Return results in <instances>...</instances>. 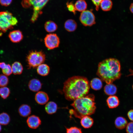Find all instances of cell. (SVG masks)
<instances>
[{
  "mask_svg": "<svg viewBox=\"0 0 133 133\" xmlns=\"http://www.w3.org/2000/svg\"><path fill=\"white\" fill-rule=\"evenodd\" d=\"M66 133H82L81 129L76 127L66 128Z\"/></svg>",
  "mask_w": 133,
  "mask_h": 133,
  "instance_id": "cell-30",
  "label": "cell"
},
{
  "mask_svg": "<svg viewBox=\"0 0 133 133\" xmlns=\"http://www.w3.org/2000/svg\"><path fill=\"white\" fill-rule=\"evenodd\" d=\"M97 74L107 84L112 83L121 75L120 62L115 58L106 59L99 63Z\"/></svg>",
  "mask_w": 133,
  "mask_h": 133,
  "instance_id": "cell-2",
  "label": "cell"
},
{
  "mask_svg": "<svg viewBox=\"0 0 133 133\" xmlns=\"http://www.w3.org/2000/svg\"><path fill=\"white\" fill-rule=\"evenodd\" d=\"M50 70V67L47 65L43 63L37 67V72L39 75L46 76L49 74Z\"/></svg>",
  "mask_w": 133,
  "mask_h": 133,
  "instance_id": "cell-18",
  "label": "cell"
},
{
  "mask_svg": "<svg viewBox=\"0 0 133 133\" xmlns=\"http://www.w3.org/2000/svg\"><path fill=\"white\" fill-rule=\"evenodd\" d=\"M46 47L49 50H52L59 47L60 40L56 33H50L46 35L44 38Z\"/></svg>",
  "mask_w": 133,
  "mask_h": 133,
  "instance_id": "cell-8",
  "label": "cell"
},
{
  "mask_svg": "<svg viewBox=\"0 0 133 133\" xmlns=\"http://www.w3.org/2000/svg\"><path fill=\"white\" fill-rule=\"evenodd\" d=\"M58 108L57 104L55 102L50 101L47 103L45 107L46 112L49 114H52L55 113Z\"/></svg>",
  "mask_w": 133,
  "mask_h": 133,
  "instance_id": "cell-19",
  "label": "cell"
},
{
  "mask_svg": "<svg viewBox=\"0 0 133 133\" xmlns=\"http://www.w3.org/2000/svg\"><path fill=\"white\" fill-rule=\"evenodd\" d=\"M104 90L105 93L107 95H114L117 92V88L112 83L107 84L104 87Z\"/></svg>",
  "mask_w": 133,
  "mask_h": 133,
  "instance_id": "cell-20",
  "label": "cell"
},
{
  "mask_svg": "<svg viewBox=\"0 0 133 133\" xmlns=\"http://www.w3.org/2000/svg\"><path fill=\"white\" fill-rule=\"evenodd\" d=\"M127 121L123 117L120 116L117 117L115 121V125L116 127L119 130L125 128L127 124Z\"/></svg>",
  "mask_w": 133,
  "mask_h": 133,
  "instance_id": "cell-16",
  "label": "cell"
},
{
  "mask_svg": "<svg viewBox=\"0 0 133 133\" xmlns=\"http://www.w3.org/2000/svg\"><path fill=\"white\" fill-rule=\"evenodd\" d=\"M1 69L3 74L7 76L10 75L12 73L11 67L9 64L5 63Z\"/></svg>",
  "mask_w": 133,
  "mask_h": 133,
  "instance_id": "cell-28",
  "label": "cell"
},
{
  "mask_svg": "<svg viewBox=\"0 0 133 133\" xmlns=\"http://www.w3.org/2000/svg\"><path fill=\"white\" fill-rule=\"evenodd\" d=\"M126 127L127 133H133V121L128 123Z\"/></svg>",
  "mask_w": 133,
  "mask_h": 133,
  "instance_id": "cell-32",
  "label": "cell"
},
{
  "mask_svg": "<svg viewBox=\"0 0 133 133\" xmlns=\"http://www.w3.org/2000/svg\"><path fill=\"white\" fill-rule=\"evenodd\" d=\"M79 19L82 24L85 26H91L96 23L95 16L90 10H85L82 12Z\"/></svg>",
  "mask_w": 133,
  "mask_h": 133,
  "instance_id": "cell-7",
  "label": "cell"
},
{
  "mask_svg": "<svg viewBox=\"0 0 133 133\" xmlns=\"http://www.w3.org/2000/svg\"><path fill=\"white\" fill-rule=\"evenodd\" d=\"M10 118L9 116L6 113L3 112L0 114V124L5 125L10 122Z\"/></svg>",
  "mask_w": 133,
  "mask_h": 133,
  "instance_id": "cell-26",
  "label": "cell"
},
{
  "mask_svg": "<svg viewBox=\"0 0 133 133\" xmlns=\"http://www.w3.org/2000/svg\"><path fill=\"white\" fill-rule=\"evenodd\" d=\"M1 127L0 125V132L1 131Z\"/></svg>",
  "mask_w": 133,
  "mask_h": 133,
  "instance_id": "cell-37",
  "label": "cell"
},
{
  "mask_svg": "<svg viewBox=\"0 0 133 133\" xmlns=\"http://www.w3.org/2000/svg\"><path fill=\"white\" fill-rule=\"evenodd\" d=\"M48 94L43 91H38L35 94V99L38 104L43 105L46 104L49 100Z\"/></svg>",
  "mask_w": 133,
  "mask_h": 133,
  "instance_id": "cell-11",
  "label": "cell"
},
{
  "mask_svg": "<svg viewBox=\"0 0 133 133\" xmlns=\"http://www.w3.org/2000/svg\"><path fill=\"white\" fill-rule=\"evenodd\" d=\"M18 23L17 18L11 13L7 11L0 12V31L5 33L13 28Z\"/></svg>",
  "mask_w": 133,
  "mask_h": 133,
  "instance_id": "cell-5",
  "label": "cell"
},
{
  "mask_svg": "<svg viewBox=\"0 0 133 133\" xmlns=\"http://www.w3.org/2000/svg\"><path fill=\"white\" fill-rule=\"evenodd\" d=\"M9 82V79L7 76L4 74H0V87L6 86Z\"/></svg>",
  "mask_w": 133,
  "mask_h": 133,
  "instance_id": "cell-29",
  "label": "cell"
},
{
  "mask_svg": "<svg viewBox=\"0 0 133 133\" xmlns=\"http://www.w3.org/2000/svg\"><path fill=\"white\" fill-rule=\"evenodd\" d=\"M107 103L110 108L113 109L117 107L119 104V101L118 97L116 96H109L106 100Z\"/></svg>",
  "mask_w": 133,
  "mask_h": 133,
  "instance_id": "cell-13",
  "label": "cell"
},
{
  "mask_svg": "<svg viewBox=\"0 0 133 133\" xmlns=\"http://www.w3.org/2000/svg\"><path fill=\"white\" fill-rule=\"evenodd\" d=\"M90 88L87 79L76 76L70 77L64 83L63 91L65 97L68 101H74L86 95Z\"/></svg>",
  "mask_w": 133,
  "mask_h": 133,
  "instance_id": "cell-1",
  "label": "cell"
},
{
  "mask_svg": "<svg viewBox=\"0 0 133 133\" xmlns=\"http://www.w3.org/2000/svg\"><path fill=\"white\" fill-rule=\"evenodd\" d=\"M10 93L9 89L6 87H1L0 88V96L3 99L7 98Z\"/></svg>",
  "mask_w": 133,
  "mask_h": 133,
  "instance_id": "cell-27",
  "label": "cell"
},
{
  "mask_svg": "<svg viewBox=\"0 0 133 133\" xmlns=\"http://www.w3.org/2000/svg\"><path fill=\"white\" fill-rule=\"evenodd\" d=\"M130 12L133 14V2L130 5Z\"/></svg>",
  "mask_w": 133,
  "mask_h": 133,
  "instance_id": "cell-36",
  "label": "cell"
},
{
  "mask_svg": "<svg viewBox=\"0 0 133 133\" xmlns=\"http://www.w3.org/2000/svg\"><path fill=\"white\" fill-rule=\"evenodd\" d=\"M67 8L68 10L70 12H72L74 15L76 14V11L74 5L72 2H67L66 4Z\"/></svg>",
  "mask_w": 133,
  "mask_h": 133,
  "instance_id": "cell-31",
  "label": "cell"
},
{
  "mask_svg": "<svg viewBox=\"0 0 133 133\" xmlns=\"http://www.w3.org/2000/svg\"><path fill=\"white\" fill-rule=\"evenodd\" d=\"M46 59L45 54L42 51L32 50L29 51L26 57L29 68L37 67L44 63Z\"/></svg>",
  "mask_w": 133,
  "mask_h": 133,
  "instance_id": "cell-6",
  "label": "cell"
},
{
  "mask_svg": "<svg viewBox=\"0 0 133 133\" xmlns=\"http://www.w3.org/2000/svg\"><path fill=\"white\" fill-rule=\"evenodd\" d=\"M26 122L30 128L35 129L38 128L41 124V121L39 117L35 115H32L27 118Z\"/></svg>",
  "mask_w": 133,
  "mask_h": 133,
  "instance_id": "cell-9",
  "label": "cell"
},
{
  "mask_svg": "<svg viewBox=\"0 0 133 133\" xmlns=\"http://www.w3.org/2000/svg\"><path fill=\"white\" fill-rule=\"evenodd\" d=\"M95 100L94 95L91 94L74 100L71 104L73 109L69 111L70 116L81 119L94 114L96 109Z\"/></svg>",
  "mask_w": 133,
  "mask_h": 133,
  "instance_id": "cell-3",
  "label": "cell"
},
{
  "mask_svg": "<svg viewBox=\"0 0 133 133\" xmlns=\"http://www.w3.org/2000/svg\"><path fill=\"white\" fill-rule=\"evenodd\" d=\"M95 6L96 10L98 11L99 9L100 4L103 0H91Z\"/></svg>",
  "mask_w": 133,
  "mask_h": 133,
  "instance_id": "cell-33",
  "label": "cell"
},
{
  "mask_svg": "<svg viewBox=\"0 0 133 133\" xmlns=\"http://www.w3.org/2000/svg\"><path fill=\"white\" fill-rule=\"evenodd\" d=\"M100 6L103 11H109L112 8L113 3L111 0H103L100 3Z\"/></svg>",
  "mask_w": 133,
  "mask_h": 133,
  "instance_id": "cell-25",
  "label": "cell"
},
{
  "mask_svg": "<svg viewBox=\"0 0 133 133\" xmlns=\"http://www.w3.org/2000/svg\"><path fill=\"white\" fill-rule=\"evenodd\" d=\"M12 73L15 75L21 74L23 71V66L20 63L16 61L11 66Z\"/></svg>",
  "mask_w": 133,
  "mask_h": 133,
  "instance_id": "cell-22",
  "label": "cell"
},
{
  "mask_svg": "<svg viewBox=\"0 0 133 133\" xmlns=\"http://www.w3.org/2000/svg\"><path fill=\"white\" fill-rule=\"evenodd\" d=\"M64 28L67 31L72 32L75 31L77 27V24L74 20L70 19L66 20L64 25Z\"/></svg>",
  "mask_w": 133,
  "mask_h": 133,
  "instance_id": "cell-17",
  "label": "cell"
},
{
  "mask_svg": "<svg viewBox=\"0 0 133 133\" xmlns=\"http://www.w3.org/2000/svg\"><path fill=\"white\" fill-rule=\"evenodd\" d=\"M81 119V125L84 128H90L93 124L94 121L93 119L89 116H83Z\"/></svg>",
  "mask_w": 133,
  "mask_h": 133,
  "instance_id": "cell-14",
  "label": "cell"
},
{
  "mask_svg": "<svg viewBox=\"0 0 133 133\" xmlns=\"http://www.w3.org/2000/svg\"><path fill=\"white\" fill-rule=\"evenodd\" d=\"M102 80L100 79L95 78L92 79L90 83V86L93 89L98 90L101 89L102 87Z\"/></svg>",
  "mask_w": 133,
  "mask_h": 133,
  "instance_id": "cell-21",
  "label": "cell"
},
{
  "mask_svg": "<svg viewBox=\"0 0 133 133\" xmlns=\"http://www.w3.org/2000/svg\"><path fill=\"white\" fill-rule=\"evenodd\" d=\"M132 88H133V86H132Z\"/></svg>",
  "mask_w": 133,
  "mask_h": 133,
  "instance_id": "cell-38",
  "label": "cell"
},
{
  "mask_svg": "<svg viewBox=\"0 0 133 133\" xmlns=\"http://www.w3.org/2000/svg\"><path fill=\"white\" fill-rule=\"evenodd\" d=\"M49 0H22L21 4L24 8H32L33 13L31 21L34 23L42 13V10Z\"/></svg>",
  "mask_w": 133,
  "mask_h": 133,
  "instance_id": "cell-4",
  "label": "cell"
},
{
  "mask_svg": "<svg viewBox=\"0 0 133 133\" xmlns=\"http://www.w3.org/2000/svg\"><path fill=\"white\" fill-rule=\"evenodd\" d=\"M18 111L20 116L25 117L30 114L31 110V108L29 105L27 104H23L19 107Z\"/></svg>",
  "mask_w": 133,
  "mask_h": 133,
  "instance_id": "cell-15",
  "label": "cell"
},
{
  "mask_svg": "<svg viewBox=\"0 0 133 133\" xmlns=\"http://www.w3.org/2000/svg\"><path fill=\"white\" fill-rule=\"evenodd\" d=\"M127 115L129 119L133 122V109L129 111L128 112Z\"/></svg>",
  "mask_w": 133,
  "mask_h": 133,
  "instance_id": "cell-35",
  "label": "cell"
},
{
  "mask_svg": "<svg viewBox=\"0 0 133 133\" xmlns=\"http://www.w3.org/2000/svg\"><path fill=\"white\" fill-rule=\"evenodd\" d=\"M8 37L12 42L17 43L20 42L23 39V36L21 31L16 30L10 32L8 34Z\"/></svg>",
  "mask_w": 133,
  "mask_h": 133,
  "instance_id": "cell-10",
  "label": "cell"
},
{
  "mask_svg": "<svg viewBox=\"0 0 133 133\" xmlns=\"http://www.w3.org/2000/svg\"><path fill=\"white\" fill-rule=\"evenodd\" d=\"M42 85L41 82L36 79H31L28 84V86L30 90L34 92L38 91L41 89Z\"/></svg>",
  "mask_w": 133,
  "mask_h": 133,
  "instance_id": "cell-12",
  "label": "cell"
},
{
  "mask_svg": "<svg viewBox=\"0 0 133 133\" xmlns=\"http://www.w3.org/2000/svg\"><path fill=\"white\" fill-rule=\"evenodd\" d=\"M12 0H0V3L1 5L4 6L9 5L12 2Z\"/></svg>",
  "mask_w": 133,
  "mask_h": 133,
  "instance_id": "cell-34",
  "label": "cell"
},
{
  "mask_svg": "<svg viewBox=\"0 0 133 133\" xmlns=\"http://www.w3.org/2000/svg\"><path fill=\"white\" fill-rule=\"evenodd\" d=\"M76 11L82 12L85 11L87 8V3L84 0H78L74 4Z\"/></svg>",
  "mask_w": 133,
  "mask_h": 133,
  "instance_id": "cell-24",
  "label": "cell"
},
{
  "mask_svg": "<svg viewBox=\"0 0 133 133\" xmlns=\"http://www.w3.org/2000/svg\"><path fill=\"white\" fill-rule=\"evenodd\" d=\"M44 27L46 31L48 33L53 32L58 28L56 24L53 21L50 20L45 22Z\"/></svg>",
  "mask_w": 133,
  "mask_h": 133,
  "instance_id": "cell-23",
  "label": "cell"
}]
</instances>
